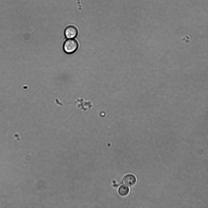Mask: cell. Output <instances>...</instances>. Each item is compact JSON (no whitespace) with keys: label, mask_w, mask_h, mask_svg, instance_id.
I'll use <instances>...</instances> for the list:
<instances>
[{"label":"cell","mask_w":208,"mask_h":208,"mask_svg":"<svg viewBox=\"0 0 208 208\" xmlns=\"http://www.w3.org/2000/svg\"><path fill=\"white\" fill-rule=\"evenodd\" d=\"M123 181L125 185L128 186H132L136 184L137 182V179L134 175L129 174L124 177Z\"/></svg>","instance_id":"3957f363"},{"label":"cell","mask_w":208,"mask_h":208,"mask_svg":"<svg viewBox=\"0 0 208 208\" xmlns=\"http://www.w3.org/2000/svg\"><path fill=\"white\" fill-rule=\"evenodd\" d=\"M78 31L77 28L74 26L70 25L67 26L65 29L64 34L67 38H73L76 37Z\"/></svg>","instance_id":"7a4b0ae2"},{"label":"cell","mask_w":208,"mask_h":208,"mask_svg":"<svg viewBox=\"0 0 208 208\" xmlns=\"http://www.w3.org/2000/svg\"><path fill=\"white\" fill-rule=\"evenodd\" d=\"M130 189L129 187L125 185H121L118 189L119 194L122 196H125L128 195Z\"/></svg>","instance_id":"277c9868"},{"label":"cell","mask_w":208,"mask_h":208,"mask_svg":"<svg viewBox=\"0 0 208 208\" xmlns=\"http://www.w3.org/2000/svg\"><path fill=\"white\" fill-rule=\"evenodd\" d=\"M78 47L77 41L74 39H68L64 42L63 48L64 51L67 54H71L75 52Z\"/></svg>","instance_id":"6da1fadb"}]
</instances>
